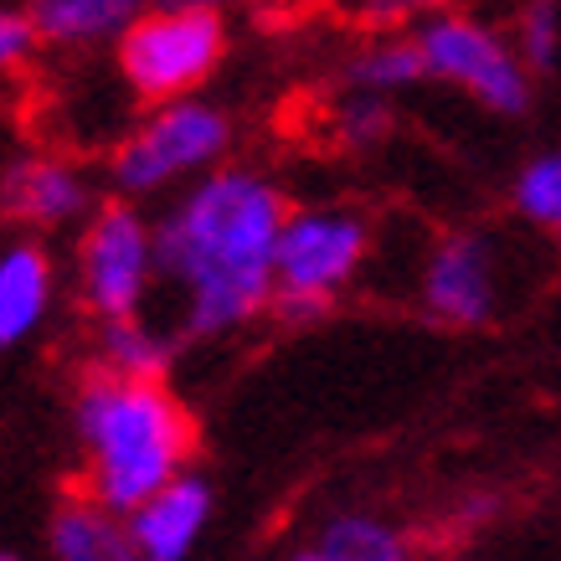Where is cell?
Instances as JSON below:
<instances>
[{
	"label": "cell",
	"instance_id": "1",
	"mask_svg": "<svg viewBox=\"0 0 561 561\" xmlns=\"http://www.w3.org/2000/svg\"><path fill=\"white\" fill-rule=\"evenodd\" d=\"M278 221L284 196L248 171L206 175L165 217L160 238H150V253L175 284H186L191 335L232 330L268 305Z\"/></svg>",
	"mask_w": 561,
	"mask_h": 561
},
{
	"label": "cell",
	"instance_id": "2",
	"mask_svg": "<svg viewBox=\"0 0 561 561\" xmlns=\"http://www.w3.org/2000/svg\"><path fill=\"white\" fill-rule=\"evenodd\" d=\"M78 433L93 459L103 511H135L191 454V423L150 376H99L78 402Z\"/></svg>",
	"mask_w": 561,
	"mask_h": 561
},
{
	"label": "cell",
	"instance_id": "3",
	"mask_svg": "<svg viewBox=\"0 0 561 561\" xmlns=\"http://www.w3.org/2000/svg\"><path fill=\"white\" fill-rule=\"evenodd\" d=\"M119 36L124 78L135 83L139 99H181V93H191L221 62V47H227L221 16L217 11H196V5H154L150 16L139 11Z\"/></svg>",
	"mask_w": 561,
	"mask_h": 561
},
{
	"label": "cell",
	"instance_id": "4",
	"mask_svg": "<svg viewBox=\"0 0 561 561\" xmlns=\"http://www.w3.org/2000/svg\"><path fill=\"white\" fill-rule=\"evenodd\" d=\"M423 72L469 88L494 114H526L530 108V68L515 57L490 26L469 16H433L417 32Z\"/></svg>",
	"mask_w": 561,
	"mask_h": 561
},
{
	"label": "cell",
	"instance_id": "5",
	"mask_svg": "<svg viewBox=\"0 0 561 561\" xmlns=\"http://www.w3.org/2000/svg\"><path fill=\"white\" fill-rule=\"evenodd\" d=\"M227 145H232V124L221 119L217 108H206L196 99H171L119 150L114 175H119L124 191L145 196V191L171 186L175 175H191V171H202V165H211Z\"/></svg>",
	"mask_w": 561,
	"mask_h": 561
},
{
	"label": "cell",
	"instance_id": "6",
	"mask_svg": "<svg viewBox=\"0 0 561 561\" xmlns=\"http://www.w3.org/2000/svg\"><path fill=\"white\" fill-rule=\"evenodd\" d=\"M366 253V227L345 211H299L278 221L273 238V289L330 294L356 273Z\"/></svg>",
	"mask_w": 561,
	"mask_h": 561
},
{
	"label": "cell",
	"instance_id": "7",
	"mask_svg": "<svg viewBox=\"0 0 561 561\" xmlns=\"http://www.w3.org/2000/svg\"><path fill=\"white\" fill-rule=\"evenodd\" d=\"M150 232L129 206H103L83 238V294L103 320H129L150 289Z\"/></svg>",
	"mask_w": 561,
	"mask_h": 561
},
{
	"label": "cell",
	"instance_id": "8",
	"mask_svg": "<svg viewBox=\"0 0 561 561\" xmlns=\"http://www.w3.org/2000/svg\"><path fill=\"white\" fill-rule=\"evenodd\" d=\"M211 515V494L202 479H165L150 500H139L129 511V546L145 561H181L202 536Z\"/></svg>",
	"mask_w": 561,
	"mask_h": 561
},
{
	"label": "cell",
	"instance_id": "9",
	"mask_svg": "<svg viewBox=\"0 0 561 561\" xmlns=\"http://www.w3.org/2000/svg\"><path fill=\"white\" fill-rule=\"evenodd\" d=\"M427 305L448 324H479L494 309V268L490 248L479 238L443 242L433 268H427Z\"/></svg>",
	"mask_w": 561,
	"mask_h": 561
},
{
	"label": "cell",
	"instance_id": "10",
	"mask_svg": "<svg viewBox=\"0 0 561 561\" xmlns=\"http://www.w3.org/2000/svg\"><path fill=\"white\" fill-rule=\"evenodd\" d=\"M83 202L88 191L78 181V171L57 165V160H21L0 181V206L16 211L21 221H42V227L68 221L72 211H83Z\"/></svg>",
	"mask_w": 561,
	"mask_h": 561
},
{
	"label": "cell",
	"instance_id": "11",
	"mask_svg": "<svg viewBox=\"0 0 561 561\" xmlns=\"http://www.w3.org/2000/svg\"><path fill=\"white\" fill-rule=\"evenodd\" d=\"M145 5H150V0H36L32 11H26V21H32V32L47 36V42L83 47V42L119 36Z\"/></svg>",
	"mask_w": 561,
	"mask_h": 561
},
{
	"label": "cell",
	"instance_id": "12",
	"mask_svg": "<svg viewBox=\"0 0 561 561\" xmlns=\"http://www.w3.org/2000/svg\"><path fill=\"white\" fill-rule=\"evenodd\" d=\"M51 294V268L36 248H11L0 257V345H16L32 335Z\"/></svg>",
	"mask_w": 561,
	"mask_h": 561
},
{
	"label": "cell",
	"instance_id": "13",
	"mask_svg": "<svg viewBox=\"0 0 561 561\" xmlns=\"http://www.w3.org/2000/svg\"><path fill=\"white\" fill-rule=\"evenodd\" d=\"M51 546H57V561H124V557H135L129 536H124L99 505H72V511L57 515Z\"/></svg>",
	"mask_w": 561,
	"mask_h": 561
},
{
	"label": "cell",
	"instance_id": "14",
	"mask_svg": "<svg viewBox=\"0 0 561 561\" xmlns=\"http://www.w3.org/2000/svg\"><path fill=\"white\" fill-rule=\"evenodd\" d=\"M324 561H408V546L397 530H387L381 520H366V515H345L324 530L320 541Z\"/></svg>",
	"mask_w": 561,
	"mask_h": 561
},
{
	"label": "cell",
	"instance_id": "15",
	"mask_svg": "<svg viewBox=\"0 0 561 561\" xmlns=\"http://www.w3.org/2000/svg\"><path fill=\"white\" fill-rule=\"evenodd\" d=\"M103 366L114 376H150V381H160L165 345L154 341L145 324H135V314L129 320H108V330H103Z\"/></svg>",
	"mask_w": 561,
	"mask_h": 561
},
{
	"label": "cell",
	"instance_id": "16",
	"mask_svg": "<svg viewBox=\"0 0 561 561\" xmlns=\"http://www.w3.org/2000/svg\"><path fill=\"white\" fill-rule=\"evenodd\" d=\"M423 78V51L417 42H381V47L360 51L351 62V83H360L366 93H391Z\"/></svg>",
	"mask_w": 561,
	"mask_h": 561
},
{
	"label": "cell",
	"instance_id": "17",
	"mask_svg": "<svg viewBox=\"0 0 561 561\" xmlns=\"http://www.w3.org/2000/svg\"><path fill=\"white\" fill-rule=\"evenodd\" d=\"M515 202H520V211H526L530 221L557 227L561 221V160L557 154H541V160H530L526 171H520Z\"/></svg>",
	"mask_w": 561,
	"mask_h": 561
},
{
	"label": "cell",
	"instance_id": "18",
	"mask_svg": "<svg viewBox=\"0 0 561 561\" xmlns=\"http://www.w3.org/2000/svg\"><path fill=\"white\" fill-rule=\"evenodd\" d=\"M557 32H561V16H557V0H536L526 16H520V62L536 72H551L557 68Z\"/></svg>",
	"mask_w": 561,
	"mask_h": 561
},
{
	"label": "cell",
	"instance_id": "19",
	"mask_svg": "<svg viewBox=\"0 0 561 561\" xmlns=\"http://www.w3.org/2000/svg\"><path fill=\"white\" fill-rule=\"evenodd\" d=\"M391 129V108L376 93H366V99H351L341 114V135L351 139V145H376V139H387Z\"/></svg>",
	"mask_w": 561,
	"mask_h": 561
},
{
	"label": "cell",
	"instance_id": "20",
	"mask_svg": "<svg viewBox=\"0 0 561 561\" xmlns=\"http://www.w3.org/2000/svg\"><path fill=\"white\" fill-rule=\"evenodd\" d=\"M36 32H32V21L21 16V11H5L0 5V72H11L26 62V51H32Z\"/></svg>",
	"mask_w": 561,
	"mask_h": 561
},
{
	"label": "cell",
	"instance_id": "21",
	"mask_svg": "<svg viewBox=\"0 0 561 561\" xmlns=\"http://www.w3.org/2000/svg\"><path fill=\"white\" fill-rule=\"evenodd\" d=\"M268 305L278 309V320L284 324H309L320 320L324 309H330V294H309V289H273Z\"/></svg>",
	"mask_w": 561,
	"mask_h": 561
},
{
	"label": "cell",
	"instance_id": "22",
	"mask_svg": "<svg viewBox=\"0 0 561 561\" xmlns=\"http://www.w3.org/2000/svg\"><path fill=\"white\" fill-rule=\"evenodd\" d=\"M366 21H402V16H417V11H433L443 0H351Z\"/></svg>",
	"mask_w": 561,
	"mask_h": 561
},
{
	"label": "cell",
	"instance_id": "23",
	"mask_svg": "<svg viewBox=\"0 0 561 561\" xmlns=\"http://www.w3.org/2000/svg\"><path fill=\"white\" fill-rule=\"evenodd\" d=\"M154 5H196V11H221L227 0H154Z\"/></svg>",
	"mask_w": 561,
	"mask_h": 561
},
{
	"label": "cell",
	"instance_id": "24",
	"mask_svg": "<svg viewBox=\"0 0 561 561\" xmlns=\"http://www.w3.org/2000/svg\"><path fill=\"white\" fill-rule=\"evenodd\" d=\"M299 561H324V557H320V551H305V557H299Z\"/></svg>",
	"mask_w": 561,
	"mask_h": 561
},
{
	"label": "cell",
	"instance_id": "25",
	"mask_svg": "<svg viewBox=\"0 0 561 561\" xmlns=\"http://www.w3.org/2000/svg\"><path fill=\"white\" fill-rule=\"evenodd\" d=\"M124 561H135V557H124Z\"/></svg>",
	"mask_w": 561,
	"mask_h": 561
},
{
	"label": "cell",
	"instance_id": "26",
	"mask_svg": "<svg viewBox=\"0 0 561 561\" xmlns=\"http://www.w3.org/2000/svg\"><path fill=\"white\" fill-rule=\"evenodd\" d=\"M0 561H5V557H0Z\"/></svg>",
	"mask_w": 561,
	"mask_h": 561
}]
</instances>
